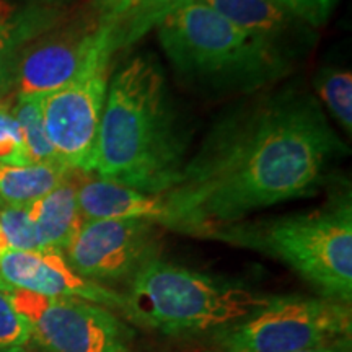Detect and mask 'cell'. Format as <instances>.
I'll list each match as a JSON object with an SVG mask.
<instances>
[{
  "label": "cell",
  "instance_id": "6da1fadb",
  "mask_svg": "<svg viewBox=\"0 0 352 352\" xmlns=\"http://www.w3.org/2000/svg\"><path fill=\"white\" fill-rule=\"evenodd\" d=\"M347 152L320 101L287 88L241 104L212 127L164 192V226L212 233L254 210L311 196Z\"/></svg>",
  "mask_w": 352,
  "mask_h": 352
},
{
  "label": "cell",
  "instance_id": "7a4b0ae2",
  "mask_svg": "<svg viewBox=\"0 0 352 352\" xmlns=\"http://www.w3.org/2000/svg\"><path fill=\"white\" fill-rule=\"evenodd\" d=\"M186 145L162 65L153 56H134L108 82L94 173L135 191L164 195L182 175Z\"/></svg>",
  "mask_w": 352,
  "mask_h": 352
},
{
  "label": "cell",
  "instance_id": "3957f363",
  "mask_svg": "<svg viewBox=\"0 0 352 352\" xmlns=\"http://www.w3.org/2000/svg\"><path fill=\"white\" fill-rule=\"evenodd\" d=\"M157 38L175 72L192 85L252 91L290 69L263 41L202 0L166 16L157 26Z\"/></svg>",
  "mask_w": 352,
  "mask_h": 352
},
{
  "label": "cell",
  "instance_id": "277c9868",
  "mask_svg": "<svg viewBox=\"0 0 352 352\" xmlns=\"http://www.w3.org/2000/svg\"><path fill=\"white\" fill-rule=\"evenodd\" d=\"M126 314L165 334L222 331L245 320L271 297L153 258L129 280Z\"/></svg>",
  "mask_w": 352,
  "mask_h": 352
},
{
  "label": "cell",
  "instance_id": "5b68a950",
  "mask_svg": "<svg viewBox=\"0 0 352 352\" xmlns=\"http://www.w3.org/2000/svg\"><path fill=\"white\" fill-rule=\"evenodd\" d=\"M219 239L283 259L329 300L352 297V206L349 195L324 209L258 223L219 228ZM215 232H212V235ZM215 236V235H214Z\"/></svg>",
  "mask_w": 352,
  "mask_h": 352
},
{
  "label": "cell",
  "instance_id": "8992f818",
  "mask_svg": "<svg viewBox=\"0 0 352 352\" xmlns=\"http://www.w3.org/2000/svg\"><path fill=\"white\" fill-rule=\"evenodd\" d=\"M351 311L329 298L271 297L258 311L217 333L222 352H298L349 340Z\"/></svg>",
  "mask_w": 352,
  "mask_h": 352
},
{
  "label": "cell",
  "instance_id": "52a82bcc",
  "mask_svg": "<svg viewBox=\"0 0 352 352\" xmlns=\"http://www.w3.org/2000/svg\"><path fill=\"white\" fill-rule=\"evenodd\" d=\"M109 51L103 41L76 80L43 96V121L57 160L65 168L94 171L96 139L109 82Z\"/></svg>",
  "mask_w": 352,
  "mask_h": 352
},
{
  "label": "cell",
  "instance_id": "ba28073f",
  "mask_svg": "<svg viewBox=\"0 0 352 352\" xmlns=\"http://www.w3.org/2000/svg\"><path fill=\"white\" fill-rule=\"evenodd\" d=\"M8 297L46 352H132L131 329L107 307L15 287Z\"/></svg>",
  "mask_w": 352,
  "mask_h": 352
},
{
  "label": "cell",
  "instance_id": "9c48e42d",
  "mask_svg": "<svg viewBox=\"0 0 352 352\" xmlns=\"http://www.w3.org/2000/svg\"><path fill=\"white\" fill-rule=\"evenodd\" d=\"M101 41L103 25L88 3L76 15H63L19 50L16 95L46 96L69 85L83 72Z\"/></svg>",
  "mask_w": 352,
  "mask_h": 352
},
{
  "label": "cell",
  "instance_id": "30bf717a",
  "mask_svg": "<svg viewBox=\"0 0 352 352\" xmlns=\"http://www.w3.org/2000/svg\"><path fill=\"white\" fill-rule=\"evenodd\" d=\"M155 252V222L104 219L85 220L63 254L77 274L104 285L131 280Z\"/></svg>",
  "mask_w": 352,
  "mask_h": 352
},
{
  "label": "cell",
  "instance_id": "8fae6325",
  "mask_svg": "<svg viewBox=\"0 0 352 352\" xmlns=\"http://www.w3.org/2000/svg\"><path fill=\"white\" fill-rule=\"evenodd\" d=\"M0 279L15 289L52 298H78L126 311V297L77 274L63 253L10 252L0 258Z\"/></svg>",
  "mask_w": 352,
  "mask_h": 352
},
{
  "label": "cell",
  "instance_id": "7c38bea8",
  "mask_svg": "<svg viewBox=\"0 0 352 352\" xmlns=\"http://www.w3.org/2000/svg\"><path fill=\"white\" fill-rule=\"evenodd\" d=\"M233 25L266 44L292 67L310 50V26L302 23L272 0H202Z\"/></svg>",
  "mask_w": 352,
  "mask_h": 352
},
{
  "label": "cell",
  "instance_id": "4fadbf2b",
  "mask_svg": "<svg viewBox=\"0 0 352 352\" xmlns=\"http://www.w3.org/2000/svg\"><path fill=\"white\" fill-rule=\"evenodd\" d=\"M77 202L83 222L104 219H140L164 226L166 219L162 195H147L100 178L94 171L76 170Z\"/></svg>",
  "mask_w": 352,
  "mask_h": 352
},
{
  "label": "cell",
  "instance_id": "5bb4252c",
  "mask_svg": "<svg viewBox=\"0 0 352 352\" xmlns=\"http://www.w3.org/2000/svg\"><path fill=\"white\" fill-rule=\"evenodd\" d=\"M28 210L41 250L64 253L83 223L77 202L76 170H70L67 178L50 195L28 206Z\"/></svg>",
  "mask_w": 352,
  "mask_h": 352
},
{
  "label": "cell",
  "instance_id": "9a60e30c",
  "mask_svg": "<svg viewBox=\"0 0 352 352\" xmlns=\"http://www.w3.org/2000/svg\"><path fill=\"white\" fill-rule=\"evenodd\" d=\"M69 171L60 164L0 165V202L32 206L59 186Z\"/></svg>",
  "mask_w": 352,
  "mask_h": 352
},
{
  "label": "cell",
  "instance_id": "2e32d148",
  "mask_svg": "<svg viewBox=\"0 0 352 352\" xmlns=\"http://www.w3.org/2000/svg\"><path fill=\"white\" fill-rule=\"evenodd\" d=\"M192 0H138L111 23L103 25L109 51L114 56L140 41L166 16Z\"/></svg>",
  "mask_w": 352,
  "mask_h": 352
},
{
  "label": "cell",
  "instance_id": "e0dca14e",
  "mask_svg": "<svg viewBox=\"0 0 352 352\" xmlns=\"http://www.w3.org/2000/svg\"><path fill=\"white\" fill-rule=\"evenodd\" d=\"M63 10L44 3L0 0V38L23 46L26 41L63 19Z\"/></svg>",
  "mask_w": 352,
  "mask_h": 352
},
{
  "label": "cell",
  "instance_id": "ac0fdd59",
  "mask_svg": "<svg viewBox=\"0 0 352 352\" xmlns=\"http://www.w3.org/2000/svg\"><path fill=\"white\" fill-rule=\"evenodd\" d=\"M10 111L23 134L30 162L32 164H59L44 129L43 96L16 95V101Z\"/></svg>",
  "mask_w": 352,
  "mask_h": 352
},
{
  "label": "cell",
  "instance_id": "d6986e66",
  "mask_svg": "<svg viewBox=\"0 0 352 352\" xmlns=\"http://www.w3.org/2000/svg\"><path fill=\"white\" fill-rule=\"evenodd\" d=\"M315 88L328 111L351 134L352 131V74L346 69L324 67L315 77Z\"/></svg>",
  "mask_w": 352,
  "mask_h": 352
},
{
  "label": "cell",
  "instance_id": "ffe728a7",
  "mask_svg": "<svg viewBox=\"0 0 352 352\" xmlns=\"http://www.w3.org/2000/svg\"><path fill=\"white\" fill-rule=\"evenodd\" d=\"M0 228L15 252H43L36 227L30 217L28 206H10L0 202Z\"/></svg>",
  "mask_w": 352,
  "mask_h": 352
},
{
  "label": "cell",
  "instance_id": "44dd1931",
  "mask_svg": "<svg viewBox=\"0 0 352 352\" xmlns=\"http://www.w3.org/2000/svg\"><path fill=\"white\" fill-rule=\"evenodd\" d=\"M8 287L0 279V352L16 349L32 338L28 320L12 305Z\"/></svg>",
  "mask_w": 352,
  "mask_h": 352
},
{
  "label": "cell",
  "instance_id": "7402d4cb",
  "mask_svg": "<svg viewBox=\"0 0 352 352\" xmlns=\"http://www.w3.org/2000/svg\"><path fill=\"white\" fill-rule=\"evenodd\" d=\"M23 134L10 109L0 104V165H28Z\"/></svg>",
  "mask_w": 352,
  "mask_h": 352
},
{
  "label": "cell",
  "instance_id": "603a6c76",
  "mask_svg": "<svg viewBox=\"0 0 352 352\" xmlns=\"http://www.w3.org/2000/svg\"><path fill=\"white\" fill-rule=\"evenodd\" d=\"M310 28H320L331 19L340 0H272Z\"/></svg>",
  "mask_w": 352,
  "mask_h": 352
},
{
  "label": "cell",
  "instance_id": "cb8c5ba5",
  "mask_svg": "<svg viewBox=\"0 0 352 352\" xmlns=\"http://www.w3.org/2000/svg\"><path fill=\"white\" fill-rule=\"evenodd\" d=\"M21 46L0 38V100L15 91L16 56Z\"/></svg>",
  "mask_w": 352,
  "mask_h": 352
},
{
  "label": "cell",
  "instance_id": "d4e9b609",
  "mask_svg": "<svg viewBox=\"0 0 352 352\" xmlns=\"http://www.w3.org/2000/svg\"><path fill=\"white\" fill-rule=\"evenodd\" d=\"M138 0H88V7L100 16L101 25L111 23L121 13L131 8Z\"/></svg>",
  "mask_w": 352,
  "mask_h": 352
},
{
  "label": "cell",
  "instance_id": "484cf974",
  "mask_svg": "<svg viewBox=\"0 0 352 352\" xmlns=\"http://www.w3.org/2000/svg\"><path fill=\"white\" fill-rule=\"evenodd\" d=\"M298 352H349V340H340L327 342V344H320L310 349H303Z\"/></svg>",
  "mask_w": 352,
  "mask_h": 352
},
{
  "label": "cell",
  "instance_id": "4316f807",
  "mask_svg": "<svg viewBox=\"0 0 352 352\" xmlns=\"http://www.w3.org/2000/svg\"><path fill=\"white\" fill-rule=\"evenodd\" d=\"M39 3H44L47 7H57V8H63L64 6H67L70 2H76V0H38Z\"/></svg>",
  "mask_w": 352,
  "mask_h": 352
},
{
  "label": "cell",
  "instance_id": "83f0119b",
  "mask_svg": "<svg viewBox=\"0 0 352 352\" xmlns=\"http://www.w3.org/2000/svg\"><path fill=\"white\" fill-rule=\"evenodd\" d=\"M6 352H26L23 349H20V347H16V349H12V351H6Z\"/></svg>",
  "mask_w": 352,
  "mask_h": 352
}]
</instances>
